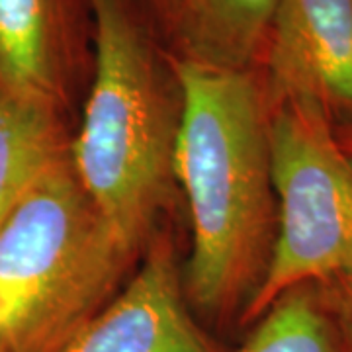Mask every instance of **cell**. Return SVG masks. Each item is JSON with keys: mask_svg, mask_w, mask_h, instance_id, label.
Returning <instances> with one entry per match:
<instances>
[{"mask_svg": "<svg viewBox=\"0 0 352 352\" xmlns=\"http://www.w3.org/2000/svg\"><path fill=\"white\" fill-rule=\"evenodd\" d=\"M173 63L182 90L175 180L192 229L186 300L208 329L243 327L276 241L274 104L263 67Z\"/></svg>", "mask_w": 352, "mask_h": 352, "instance_id": "1", "label": "cell"}, {"mask_svg": "<svg viewBox=\"0 0 352 352\" xmlns=\"http://www.w3.org/2000/svg\"><path fill=\"white\" fill-rule=\"evenodd\" d=\"M92 69L82 120L69 143L80 184L133 252L168 208L182 90L173 57L131 0H87Z\"/></svg>", "mask_w": 352, "mask_h": 352, "instance_id": "2", "label": "cell"}, {"mask_svg": "<svg viewBox=\"0 0 352 352\" xmlns=\"http://www.w3.org/2000/svg\"><path fill=\"white\" fill-rule=\"evenodd\" d=\"M135 258L67 151L0 223V331L10 349L59 346L122 289Z\"/></svg>", "mask_w": 352, "mask_h": 352, "instance_id": "3", "label": "cell"}, {"mask_svg": "<svg viewBox=\"0 0 352 352\" xmlns=\"http://www.w3.org/2000/svg\"><path fill=\"white\" fill-rule=\"evenodd\" d=\"M276 241L243 317L249 329L282 294L352 278V159L335 126L303 102H278L270 120Z\"/></svg>", "mask_w": 352, "mask_h": 352, "instance_id": "4", "label": "cell"}, {"mask_svg": "<svg viewBox=\"0 0 352 352\" xmlns=\"http://www.w3.org/2000/svg\"><path fill=\"white\" fill-rule=\"evenodd\" d=\"M51 352H231L192 311L175 249L157 233L110 302Z\"/></svg>", "mask_w": 352, "mask_h": 352, "instance_id": "5", "label": "cell"}, {"mask_svg": "<svg viewBox=\"0 0 352 352\" xmlns=\"http://www.w3.org/2000/svg\"><path fill=\"white\" fill-rule=\"evenodd\" d=\"M261 67L272 104L303 102L351 124L352 0H278Z\"/></svg>", "mask_w": 352, "mask_h": 352, "instance_id": "6", "label": "cell"}, {"mask_svg": "<svg viewBox=\"0 0 352 352\" xmlns=\"http://www.w3.org/2000/svg\"><path fill=\"white\" fill-rule=\"evenodd\" d=\"M90 69L87 0H0V80L69 112Z\"/></svg>", "mask_w": 352, "mask_h": 352, "instance_id": "7", "label": "cell"}, {"mask_svg": "<svg viewBox=\"0 0 352 352\" xmlns=\"http://www.w3.org/2000/svg\"><path fill=\"white\" fill-rule=\"evenodd\" d=\"M164 51L180 63L263 65L278 0H131Z\"/></svg>", "mask_w": 352, "mask_h": 352, "instance_id": "8", "label": "cell"}, {"mask_svg": "<svg viewBox=\"0 0 352 352\" xmlns=\"http://www.w3.org/2000/svg\"><path fill=\"white\" fill-rule=\"evenodd\" d=\"M69 143L67 112L0 80V223Z\"/></svg>", "mask_w": 352, "mask_h": 352, "instance_id": "9", "label": "cell"}, {"mask_svg": "<svg viewBox=\"0 0 352 352\" xmlns=\"http://www.w3.org/2000/svg\"><path fill=\"white\" fill-rule=\"evenodd\" d=\"M231 352H344L321 284L282 294Z\"/></svg>", "mask_w": 352, "mask_h": 352, "instance_id": "10", "label": "cell"}, {"mask_svg": "<svg viewBox=\"0 0 352 352\" xmlns=\"http://www.w3.org/2000/svg\"><path fill=\"white\" fill-rule=\"evenodd\" d=\"M329 311L339 331L342 351L352 352V278L321 284Z\"/></svg>", "mask_w": 352, "mask_h": 352, "instance_id": "11", "label": "cell"}, {"mask_svg": "<svg viewBox=\"0 0 352 352\" xmlns=\"http://www.w3.org/2000/svg\"><path fill=\"white\" fill-rule=\"evenodd\" d=\"M335 131H337V139H339L340 147L352 159V122L351 124H342V126H335Z\"/></svg>", "mask_w": 352, "mask_h": 352, "instance_id": "12", "label": "cell"}, {"mask_svg": "<svg viewBox=\"0 0 352 352\" xmlns=\"http://www.w3.org/2000/svg\"><path fill=\"white\" fill-rule=\"evenodd\" d=\"M0 352H14L12 349H10V344H8V340L4 339L2 331H0Z\"/></svg>", "mask_w": 352, "mask_h": 352, "instance_id": "13", "label": "cell"}]
</instances>
